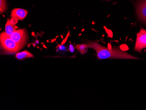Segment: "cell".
Returning a JSON list of instances; mask_svg holds the SVG:
<instances>
[{"mask_svg": "<svg viewBox=\"0 0 146 110\" xmlns=\"http://www.w3.org/2000/svg\"><path fill=\"white\" fill-rule=\"evenodd\" d=\"M70 51L72 52H74V48H73V47L71 45H70Z\"/></svg>", "mask_w": 146, "mask_h": 110, "instance_id": "8fae6325", "label": "cell"}, {"mask_svg": "<svg viewBox=\"0 0 146 110\" xmlns=\"http://www.w3.org/2000/svg\"><path fill=\"white\" fill-rule=\"evenodd\" d=\"M10 37L13 41L20 45L22 47L24 46L27 41V32L25 29L15 30Z\"/></svg>", "mask_w": 146, "mask_h": 110, "instance_id": "277c9868", "label": "cell"}, {"mask_svg": "<svg viewBox=\"0 0 146 110\" xmlns=\"http://www.w3.org/2000/svg\"><path fill=\"white\" fill-rule=\"evenodd\" d=\"M136 11L139 19L146 23V0H139L136 4Z\"/></svg>", "mask_w": 146, "mask_h": 110, "instance_id": "5b68a950", "label": "cell"}, {"mask_svg": "<svg viewBox=\"0 0 146 110\" xmlns=\"http://www.w3.org/2000/svg\"><path fill=\"white\" fill-rule=\"evenodd\" d=\"M15 57L19 60H23L26 59H28L30 57H33L34 56L32 53H30L27 51H24L20 53L16 54Z\"/></svg>", "mask_w": 146, "mask_h": 110, "instance_id": "ba28073f", "label": "cell"}, {"mask_svg": "<svg viewBox=\"0 0 146 110\" xmlns=\"http://www.w3.org/2000/svg\"><path fill=\"white\" fill-rule=\"evenodd\" d=\"M15 25L11 22V19H8L5 28V33L9 36H11L15 32Z\"/></svg>", "mask_w": 146, "mask_h": 110, "instance_id": "52a82bcc", "label": "cell"}, {"mask_svg": "<svg viewBox=\"0 0 146 110\" xmlns=\"http://www.w3.org/2000/svg\"><path fill=\"white\" fill-rule=\"evenodd\" d=\"M88 47L92 48L96 51L97 56L100 60L106 59H139V58L129 55L127 52L122 51L116 47L110 49L103 46L98 43L89 41L87 43Z\"/></svg>", "mask_w": 146, "mask_h": 110, "instance_id": "6da1fadb", "label": "cell"}, {"mask_svg": "<svg viewBox=\"0 0 146 110\" xmlns=\"http://www.w3.org/2000/svg\"><path fill=\"white\" fill-rule=\"evenodd\" d=\"M76 48L82 54H86L88 50V47L87 44H81L77 45Z\"/></svg>", "mask_w": 146, "mask_h": 110, "instance_id": "9c48e42d", "label": "cell"}, {"mask_svg": "<svg viewBox=\"0 0 146 110\" xmlns=\"http://www.w3.org/2000/svg\"><path fill=\"white\" fill-rule=\"evenodd\" d=\"M146 47V30L141 29L137 35L136 43L134 50L138 53H141L142 51Z\"/></svg>", "mask_w": 146, "mask_h": 110, "instance_id": "3957f363", "label": "cell"}, {"mask_svg": "<svg viewBox=\"0 0 146 110\" xmlns=\"http://www.w3.org/2000/svg\"><path fill=\"white\" fill-rule=\"evenodd\" d=\"M7 9L5 0H0V11L1 14L5 11Z\"/></svg>", "mask_w": 146, "mask_h": 110, "instance_id": "30bf717a", "label": "cell"}, {"mask_svg": "<svg viewBox=\"0 0 146 110\" xmlns=\"http://www.w3.org/2000/svg\"><path fill=\"white\" fill-rule=\"evenodd\" d=\"M1 46L5 53H17L22 48L20 45L13 41L5 32L1 34Z\"/></svg>", "mask_w": 146, "mask_h": 110, "instance_id": "7a4b0ae2", "label": "cell"}, {"mask_svg": "<svg viewBox=\"0 0 146 110\" xmlns=\"http://www.w3.org/2000/svg\"><path fill=\"white\" fill-rule=\"evenodd\" d=\"M28 13V11L23 9H15L11 11V16L12 19L18 20H22L25 19Z\"/></svg>", "mask_w": 146, "mask_h": 110, "instance_id": "8992f818", "label": "cell"}]
</instances>
